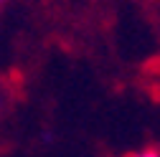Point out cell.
<instances>
[{
	"instance_id": "cell-3",
	"label": "cell",
	"mask_w": 160,
	"mask_h": 157,
	"mask_svg": "<svg viewBox=\"0 0 160 157\" xmlns=\"http://www.w3.org/2000/svg\"><path fill=\"white\" fill-rule=\"evenodd\" d=\"M0 3H3V0H0Z\"/></svg>"
},
{
	"instance_id": "cell-1",
	"label": "cell",
	"mask_w": 160,
	"mask_h": 157,
	"mask_svg": "<svg viewBox=\"0 0 160 157\" xmlns=\"http://www.w3.org/2000/svg\"><path fill=\"white\" fill-rule=\"evenodd\" d=\"M130 157H160V152L152 150V147H148V150H140V152H135V155H130Z\"/></svg>"
},
{
	"instance_id": "cell-2",
	"label": "cell",
	"mask_w": 160,
	"mask_h": 157,
	"mask_svg": "<svg viewBox=\"0 0 160 157\" xmlns=\"http://www.w3.org/2000/svg\"><path fill=\"white\" fill-rule=\"evenodd\" d=\"M5 104H8V96H5V89L0 86V117H3V112H5Z\"/></svg>"
}]
</instances>
